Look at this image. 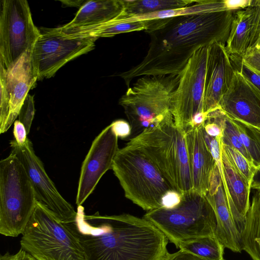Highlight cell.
<instances>
[{
	"mask_svg": "<svg viewBox=\"0 0 260 260\" xmlns=\"http://www.w3.org/2000/svg\"><path fill=\"white\" fill-rule=\"evenodd\" d=\"M185 133L171 115L127 143L141 150L173 189L181 194L193 190Z\"/></svg>",
	"mask_w": 260,
	"mask_h": 260,
	"instance_id": "3957f363",
	"label": "cell"
},
{
	"mask_svg": "<svg viewBox=\"0 0 260 260\" xmlns=\"http://www.w3.org/2000/svg\"><path fill=\"white\" fill-rule=\"evenodd\" d=\"M241 234L242 249L253 260H260V188L255 190Z\"/></svg>",
	"mask_w": 260,
	"mask_h": 260,
	"instance_id": "7402d4cb",
	"label": "cell"
},
{
	"mask_svg": "<svg viewBox=\"0 0 260 260\" xmlns=\"http://www.w3.org/2000/svg\"><path fill=\"white\" fill-rule=\"evenodd\" d=\"M163 260H205L184 250L173 253H168Z\"/></svg>",
	"mask_w": 260,
	"mask_h": 260,
	"instance_id": "d6a6232c",
	"label": "cell"
},
{
	"mask_svg": "<svg viewBox=\"0 0 260 260\" xmlns=\"http://www.w3.org/2000/svg\"><path fill=\"white\" fill-rule=\"evenodd\" d=\"M20 240L37 260H85L81 243L68 223L37 201Z\"/></svg>",
	"mask_w": 260,
	"mask_h": 260,
	"instance_id": "5b68a950",
	"label": "cell"
},
{
	"mask_svg": "<svg viewBox=\"0 0 260 260\" xmlns=\"http://www.w3.org/2000/svg\"><path fill=\"white\" fill-rule=\"evenodd\" d=\"M0 7V66L12 68L32 47L41 32L26 0H2Z\"/></svg>",
	"mask_w": 260,
	"mask_h": 260,
	"instance_id": "9c48e42d",
	"label": "cell"
},
{
	"mask_svg": "<svg viewBox=\"0 0 260 260\" xmlns=\"http://www.w3.org/2000/svg\"><path fill=\"white\" fill-rule=\"evenodd\" d=\"M179 79L180 74L143 76L128 87L119 104L132 131L139 134L172 115V98Z\"/></svg>",
	"mask_w": 260,
	"mask_h": 260,
	"instance_id": "52a82bcc",
	"label": "cell"
},
{
	"mask_svg": "<svg viewBox=\"0 0 260 260\" xmlns=\"http://www.w3.org/2000/svg\"><path fill=\"white\" fill-rule=\"evenodd\" d=\"M178 248L205 260H222L224 247L215 235L180 242Z\"/></svg>",
	"mask_w": 260,
	"mask_h": 260,
	"instance_id": "cb8c5ba5",
	"label": "cell"
},
{
	"mask_svg": "<svg viewBox=\"0 0 260 260\" xmlns=\"http://www.w3.org/2000/svg\"><path fill=\"white\" fill-rule=\"evenodd\" d=\"M0 260H37L28 252L21 249L15 254H10L8 252L1 255Z\"/></svg>",
	"mask_w": 260,
	"mask_h": 260,
	"instance_id": "836d02e7",
	"label": "cell"
},
{
	"mask_svg": "<svg viewBox=\"0 0 260 260\" xmlns=\"http://www.w3.org/2000/svg\"><path fill=\"white\" fill-rule=\"evenodd\" d=\"M13 135L15 140L20 145H23L27 139L26 128L18 120H16L14 122Z\"/></svg>",
	"mask_w": 260,
	"mask_h": 260,
	"instance_id": "1f68e13d",
	"label": "cell"
},
{
	"mask_svg": "<svg viewBox=\"0 0 260 260\" xmlns=\"http://www.w3.org/2000/svg\"><path fill=\"white\" fill-rule=\"evenodd\" d=\"M225 45L214 43L208 46L203 99V112L206 114L219 108L221 99L234 75L235 70Z\"/></svg>",
	"mask_w": 260,
	"mask_h": 260,
	"instance_id": "5bb4252c",
	"label": "cell"
},
{
	"mask_svg": "<svg viewBox=\"0 0 260 260\" xmlns=\"http://www.w3.org/2000/svg\"><path fill=\"white\" fill-rule=\"evenodd\" d=\"M251 189L255 190L260 188V167L257 170L254 175L251 185Z\"/></svg>",
	"mask_w": 260,
	"mask_h": 260,
	"instance_id": "e575fe53",
	"label": "cell"
},
{
	"mask_svg": "<svg viewBox=\"0 0 260 260\" xmlns=\"http://www.w3.org/2000/svg\"><path fill=\"white\" fill-rule=\"evenodd\" d=\"M260 46V0L235 12L226 48L230 56L240 58Z\"/></svg>",
	"mask_w": 260,
	"mask_h": 260,
	"instance_id": "d6986e66",
	"label": "cell"
},
{
	"mask_svg": "<svg viewBox=\"0 0 260 260\" xmlns=\"http://www.w3.org/2000/svg\"><path fill=\"white\" fill-rule=\"evenodd\" d=\"M79 239L85 260H163L168 240L149 221L129 214L86 215L78 206L68 223Z\"/></svg>",
	"mask_w": 260,
	"mask_h": 260,
	"instance_id": "7a4b0ae2",
	"label": "cell"
},
{
	"mask_svg": "<svg viewBox=\"0 0 260 260\" xmlns=\"http://www.w3.org/2000/svg\"><path fill=\"white\" fill-rule=\"evenodd\" d=\"M234 69L239 71L246 78L260 90V73L254 71L242 62L239 58L231 57Z\"/></svg>",
	"mask_w": 260,
	"mask_h": 260,
	"instance_id": "f1b7e54d",
	"label": "cell"
},
{
	"mask_svg": "<svg viewBox=\"0 0 260 260\" xmlns=\"http://www.w3.org/2000/svg\"><path fill=\"white\" fill-rule=\"evenodd\" d=\"M259 48H260V46H259Z\"/></svg>",
	"mask_w": 260,
	"mask_h": 260,
	"instance_id": "8d00e7d4",
	"label": "cell"
},
{
	"mask_svg": "<svg viewBox=\"0 0 260 260\" xmlns=\"http://www.w3.org/2000/svg\"><path fill=\"white\" fill-rule=\"evenodd\" d=\"M38 80L31 60V51L25 53L9 70L0 66V89L7 96L10 112L4 133L11 127L18 114L29 91Z\"/></svg>",
	"mask_w": 260,
	"mask_h": 260,
	"instance_id": "2e32d148",
	"label": "cell"
},
{
	"mask_svg": "<svg viewBox=\"0 0 260 260\" xmlns=\"http://www.w3.org/2000/svg\"><path fill=\"white\" fill-rule=\"evenodd\" d=\"M112 169L125 197L143 210L162 207L165 196L173 190L147 155L133 145L119 149Z\"/></svg>",
	"mask_w": 260,
	"mask_h": 260,
	"instance_id": "277c9868",
	"label": "cell"
},
{
	"mask_svg": "<svg viewBox=\"0 0 260 260\" xmlns=\"http://www.w3.org/2000/svg\"><path fill=\"white\" fill-rule=\"evenodd\" d=\"M195 1L191 0H123L124 17L178 9L187 7Z\"/></svg>",
	"mask_w": 260,
	"mask_h": 260,
	"instance_id": "603a6c76",
	"label": "cell"
},
{
	"mask_svg": "<svg viewBox=\"0 0 260 260\" xmlns=\"http://www.w3.org/2000/svg\"><path fill=\"white\" fill-rule=\"evenodd\" d=\"M110 124L113 132L118 138H125L132 132L129 123L124 120L118 119L114 121Z\"/></svg>",
	"mask_w": 260,
	"mask_h": 260,
	"instance_id": "4dcf8cb0",
	"label": "cell"
},
{
	"mask_svg": "<svg viewBox=\"0 0 260 260\" xmlns=\"http://www.w3.org/2000/svg\"><path fill=\"white\" fill-rule=\"evenodd\" d=\"M219 107L231 118L260 129V90L236 70Z\"/></svg>",
	"mask_w": 260,
	"mask_h": 260,
	"instance_id": "9a60e30c",
	"label": "cell"
},
{
	"mask_svg": "<svg viewBox=\"0 0 260 260\" xmlns=\"http://www.w3.org/2000/svg\"><path fill=\"white\" fill-rule=\"evenodd\" d=\"M222 147L230 158L238 170L247 180L251 186L257 168L236 149L224 145L223 143Z\"/></svg>",
	"mask_w": 260,
	"mask_h": 260,
	"instance_id": "484cf974",
	"label": "cell"
},
{
	"mask_svg": "<svg viewBox=\"0 0 260 260\" xmlns=\"http://www.w3.org/2000/svg\"><path fill=\"white\" fill-rule=\"evenodd\" d=\"M222 260H225V259H224V258H223V259H222Z\"/></svg>",
	"mask_w": 260,
	"mask_h": 260,
	"instance_id": "d590c367",
	"label": "cell"
},
{
	"mask_svg": "<svg viewBox=\"0 0 260 260\" xmlns=\"http://www.w3.org/2000/svg\"><path fill=\"white\" fill-rule=\"evenodd\" d=\"M208 46L198 50L180 73L172 98L171 113L175 124L184 131L203 112V99Z\"/></svg>",
	"mask_w": 260,
	"mask_h": 260,
	"instance_id": "8fae6325",
	"label": "cell"
},
{
	"mask_svg": "<svg viewBox=\"0 0 260 260\" xmlns=\"http://www.w3.org/2000/svg\"><path fill=\"white\" fill-rule=\"evenodd\" d=\"M222 142L224 145L231 146L239 151L248 160L252 162L251 158L241 140L235 125L231 118L228 115L223 127Z\"/></svg>",
	"mask_w": 260,
	"mask_h": 260,
	"instance_id": "4316f807",
	"label": "cell"
},
{
	"mask_svg": "<svg viewBox=\"0 0 260 260\" xmlns=\"http://www.w3.org/2000/svg\"><path fill=\"white\" fill-rule=\"evenodd\" d=\"M35 105L33 96L28 94L18 114V120L25 126L28 135L35 115Z\"/></svg>",
	"mask_w": 260,
	"mask_h": 260,
	"instance_id": "83f0119b",
	"label": "cell"
},
{
	"mask_svg": "<svg viewBox=\"0 0 260 260\" xmlns=\"http://www.w3.org/2000/svg\"><path fill=\"white\" fill-rule=\"evenodd\" d=\"M205 196L215 214V235L224 248L233 252H240L243 250L241 235L234 222L216 164L211 175L209 190Z\"/></svg>",
	"mask_w": 260,
	"mask_h": 260,
	"instance_id": "ac0fdd59",
	"label": "cell"
},
{
	"mask_svg": "<svg viewBox=\"0 0 260 260\" xmlns=\"http://www.w3.org/2000/svg\"><path fill=\"white\" fill-rule=\"evenodd\" d=\"M37 201L22 164L10 153L0 161V233L13 237L22 234Z\"/></svg>",
	"mask_w": 260,
	"mask_h": 260,
	"instance_id": "ba28073f",
	"label": "cell"
},
{
	"mask_svg": "<svg viewBox=\"0 0 260 260\" xmlns=\"http://www.w3.org/2000/svg\"><path fill=\"white\" fill-rule=\"evenodd\" d=\"M239 59L243 64L260 73V48L249 51Z\"/></svg>",
	"mask_w": 260,
	"mask_h": 260,
	"instance_id": "f546056e",
	"label": "cell"
},
{
	"mask_svg": "<svg viewBox=\"0 0 260 260\" xmlns=\"http://www.w3.org/2000/svg\"><path fill=\"white\" fill-rule=\"evenodd\" d=\"M221 175L228 204L236 226L242 234L250 206L251 186L222 147L221 159L216 162Z\"/></svg>",
	"mask_w": 260,
	"mask_h": 260,
	"instance_id": "e0dca14e",
	"label": "cell"
},
{
	"mask_svg": "<svg viewBox=\"0 0 260 260\" xmlns=\"http://www.w3.org/2000/svg\"><path fill=\"white\" fill-rule=\"evenodd\" d=\"M185 137L192 189L205 196L216 162L206 142L203 125L187 129Z\"/></svg>",
	"mask_w": 260,
	"mask_h": 260,
	"instance_id": "ffe728a7",
	"label": "cell"
},
{
	"mask_svg": "<svg viewBox=\"0 0 260 260\" xmlns=\"http://www.w3.org/2000/svg\"><path fill=\"white\" fill-rule=\"evenodd\" d=\"M241 140L252 164L260 167V129L240 121L232 119Z\"/></svg>",
	"mask_w": 260,
	"mask_h": 260,
	"instance_id": "d4e9b609",
	"label": "cell"
},
{
	"mask_svg": "<svg viewBox=\"0 0 260 260\" xmlns=\"http://www.w3.org/2000/svg\"><path fill=\"white\" fill-rule=\"evenodd\" d=\"M118 138L110 124L93 141L81 169L76 199L77 206H82L104 174L112 169L119 150Z\"/></svg>",
	"mask_w": 260,
	"mask_h": 260,
	"instance_id": "4fadbf2b",
	"label": "cell"
},
{
	"mask_svg": "<svg viewBox=\"0 0 260 260\" xmlns=\"http://www.w3.org/2000/svg\"><path fill=\"white\" fill-rule=\"evenodd\" d=\"M236 11L199 12L147 21L150 36L142 61L119 74L129 87L143 76L178 75L200 48L214 43L225 44Z\"/></svg>",
	"mask_w": 260,
	"mask_h": 260,
	"instance_id": "6da1fadb",
	"label": "cell"
},
{
	"mask_svg": "<svg viewBox=\"0 0 260 260\" xmlns=\"http://www.w3.org/2000/svg\"><path fill=\"white\" fill-rule=\"evenodd\" d=\"M143 218L177 247L182 241L215 235L216 227L214 211L206 196L193 190L182 194L176 206L148 211Z\"/></svg>",
	"mask_w": 260,
	"mask_h": 260,
	"instance_id": "8992f818",
	"label": "cell"
},
{
	"mask_svg": "<svg viewBox=\"0 0 260 260\" xmlns=\"http://www.w3.org/2000/svg\"><path fill=\"white\" fill-rule=\"evenodd\" d=\"M10 145L11 153L18 158L26 171L37 201L45 205L62 222H74L77 212L60 194L47 175L30 140L27 138L22 145L18 144L15 140H11Z\"/></svg>",
	"mask_w": 260,
	"mask_h": 260,
	"instance_id": "7c38bea8",
	"label": "cell"
},
{
	"mask_svg": "<svg viewBox=\"0 0 260 260\" xmlns=\"http://www.w3.org/2000/svg\"><path fill=\"white\" fill-rule=\"evenodd\" d=\"M97 39L69 38L60 27L45 29L31 51L32 66L38 80L52 77L68 62L93 50Z\"/></svg>",
	"mask_w": 260,
	"mask_h": 260,
	"instance_id": "30bf717a",
	"label": "cell"
},
{
	"mask_svg": "<svg viewBox=\"0 0 260 260\" xmlns=\"http://www.w3.org/2000/svg\"><path fill=\"white\" fill-rule=\"evenodd\" d=\"M123 11V0L86 1L73 19L60 28L67 31L98 25L113 20Z\"/></svg>",
	"mask_w": 260,
	"mask_h": 260,
	"instance_id": "44dd1931",
	"label": "cell"
}]
</instances>
